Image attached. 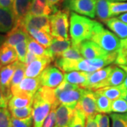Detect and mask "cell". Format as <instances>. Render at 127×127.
Segmentation results:
<instances>
[{
  "label": "cell",
  "mask_w": 127,
  "mask_h": 127,
  "mask_svg": "<svg viewBox=\"0 0 127 127\" xmlns=\"http://www.w3.org/2000/svg\"><path fill=\"white\" fill-rule=\"evenodd\" d=\"M117 52L109 53L104 57H99L92 59L69 60L62 57H57L55 59V64L57 67L64 72L73 71H81L87 73H93L104 68L105 66L114 63L117 56Z\"/></svg>",
  "instance_id": "1"
},
{
  "label": "cell",
  "mask_w": 127,
  "mask_h": 127,
  "mask_svg": "<svg viewBox=\"0 0 127 127\" xmlns=\"http://www.w3.org/2000/svg\"><path fill=\"white\" fill-rule=\"evenodd\" d=\"M102 24L96 21L72 12L70 16V35L72 45H79L82 42L91 40Z\"/></svg>",
  "instance_id": "2"
},
{
  "label": "cell",
  "mask_w": 127,
  "mask_h": 127,
  "mask_svg": "<svg viewBox=\"0 0 127 127\" xmlns=\"http://www.w3.org/2000/svg\"><path fill=\"white\" fill-rule=\"evenodd\" d=\"M68 16V9L58 10L50 15V34L52 36L59 39L69 40Z\"/></svg>",
  "instance_id": "3"
},
{
  "label": "cell",
  "mask_w": 127,
  "mask_h": 127,
  "mask_svg": "<svg viewBox=\"0 0 127 127\" xmlns=\"http://www.w3.org/2000/svg\"><path fill=\"white\" fill-rule=\"evenodd\" d=\"M91 40L108 53L117 52L120 47L121 40L118 37L105 29L102 25L97 28Z\"/></svg>",
  "instance_id": "4"
},
{
  "label": "cell",
  "mask_w": 127,
  "mask_h": 127,
  "mask_svg": "<svg viewBox=\"0 0 127 127\" xmlns=\"http://www.w3.org/2000/svg\"><path fill=\"white\" fill-rule=\"evenodd\" d=\"M32 117L33 127H42L45 119L52 109V104L43 100L37 93L33 95Z\"/></svg>",
  "instance_id": "5"
},
{
  "label": "cell",
  "mask_w": 127,
  "mask_h": 127,
  "mask_svg": "<svg viewBox=\"0 0 127 127\" xmlns=\"http://www.w3.org/2000/svg\"><path fill=\"white\" fill-rule=\"evenodd\" d=\"M39 78L41 86L55 88L63 81L64 74L58 68L50 65L42 72Z\"/></svg>",
  "instance_id": "6"
},
{
  "label": "cell",
  "mask_w": 127,
  "mask_h": 127,
  "mask_svg": "<svg viewBox=\"0 0 127 127\" xmlns=\"http://www.w3.org/2000/svg\"><path fill=\"white\" fill-rule=\"evenodd\" d=\"M76 108L81 110L86 117H95L98 113L94 91L84 89L81 97L76 106Z\"/></svg>",
  "instance_id": "7"
},
{
  "label": "cell",
  "mask_w": 127,
  "mask_h": 127,
  "mask_svg": "<svg viewBox=\"0 0 127 127\" xmlns=\"http://www.w3.org/2000/svg\"><path fill=\"white\" fill-rule=\"evenodd\" d=\"M41 87L40 78H24L17 86L11 87L12 95H27L33 97Z\"/></svg>",
  "instance_id": "8"
},
{
  "label": "cell",
  "mask_w": 127,
  "mask_h": 127,
  "mask_svg": "<svg viewBox=\"0 0 127 127\" xmlns=\"http://www.w3.org/2000/svg\"><path fill=\"white\" fill-rule=\"evenodd\" d=\"M97 0H68V8L77 14L95 17Z\"/></svg>",
  "instance_id": "9"
},
{
  "label": "cell",
  "mask_w": 127,
  "mask_h": 127,
  "mask_svg": "<svg viewBox=\"0 0 127 127\" xmlns=\"http://www.w3.org/2000/svg\"><path fill=\"white\" fill-rule=\"evenodd\" d=\"M21 26L26 31H28L29 29L34 28L50 33V16H35L28 14L22 22Z\"/></svg>",
  "instance_id": "10"
},
{
  "label": "cell",
  "mask_w": 127,
  "mask_h": 127,
  "mask_svg": "<svg viewBox=\"0 0 127 127\" xmlns=\"http://www.w3.org/2000/svg\"><path fill=\"white\" fill-rule=\"evenodd\" d=\"M17 62L18 60L11 64L2 66L0 69V84L4 94L9 101L13 96L11 90V83L17 65Z\"/></svg>",
  "instance_id": "11"
},
{
  "label": "cell",
  "mask_w": 127,
  "mask_h": 127,
  "mask_svg": "<svg viewBox=\"0 0 127 127\" xmlns=\"http://www.w3.org/2000/svg\"><path fill=\"white\" fill-rule=\"evenodd\" d=\"M78 48L82 57L86 59L104 57L109 54L97 44L90 40L82 42L78 45Z\"/></svg>",
  "instance_id": "12"
},
{
  "label": "cell",
  "mask_w": 127,
  "mask_h": 127,
  "mask_svg": "<svg viewBox=\"0 0 127 127\" xmlns=\"http://www.w3.org/2000/svg\"><path fill=\"white\" fill-rule=\"evenodd\" d=\"M113 67L114 65L109 66L94 72L89 73L88 78L86 86H84V89H88L93 91H97L100 84L108 78Z\"/></svg>",
  "instance_id": "13"
},
{
  "label": "cell",
  "mask_w": 127,
  "mask_h": 127,
  "mask_svg": "<svg viewBox=\"0 0 127 127\" xmlns=\"http://www.w3.org/2000/svg\"><path fill=\"white\" fill-rule=\"evenodd\" d=\"M84 88H82L81 87L62 91L56 96L57 104L59 106L60 104H62L76 107L81 97Z\"/></svg>",
  "instance_id": "14"
},
{
  "label": "cell",
  "mask_w": 127,
  "mask_h": 127,
  "mask_svg": "<svg viewBox=\"0 0 127 127\" xmlns=\"http://www.w3.org/2000/svg\"><path fill=\"white\" fill-rule=\"evenodd\" d=\"M52 61H54V59L50 57H38L26 66L25 76L28 78H37L40 76L42 72Z\"/></svg>",
  "instance_id": "15"
},
{
  "label": "cell",
  "mask_w": 127,
  "mask_h": 127,
  "mask_svg": "<svg viewBox=\"0 0 127 127\" xmlns=\"http://www.w3.org/2000/svg\"><path fill=\"white\" fill-rule=\"evenodd\" d=\"M75 108L68 105L60 104L56 108L57 127H66L71 122Z\"/></svg>",
  "instance_id": "16"
},
{
  "label": "cell",
  "mask_w": 127,
  "mask_h": 127,
  "mask_svg": "<svg viewBox=\"0 0 127 127\" xmlns=\"http://www.w3.org/2000/svg\"><path fill=\"white\" fill-rule=\"evenodd\" d=\"M32 0H14L13 13L15 17L14 26H21L25 17L29 13Z\"/></svg>",
  "instance_id": "17"
},
{
  "label": "cell",
  "mask_w": 127,
  "mask_h": 127,
  "mask_svg": "<svg viewBox=\"0 0 127 127\" xmlns=\"http://www.w3.org/2000/svg\"><path fill=\"white\" fill-rule=\"evenodd\" d=\"M29 36L30 35L28 32L22 26H14V28L9 32H7L4 43L14 47L19 42L27 40Z\"/></svg>",
  "instance_id": "18"
},
{
  "label": "cell",
  "mask_w": 127,
  "mask_h": 127,
  "mask_svg": "<svg viewBox=\"0 0 127 127\" xmlns=\"http://www.w3.org/2000/svg\"><path fill=\"white\" fill-rule=\"evenodd\" d=\"M126 76L127 75L125 71L120 66L114 65L113 69L108 78L102 83L100 84L98 87V89L107 86H119L124 81Z\"/></svg>",
  "instance_id": "19"
},
{
  "label": "cell",
  "mask_w": 127,
  "mask_h": 127,
  "mask_svg": "<svg viewBox=\"0 0 127 127\" xmlns=\"http://www.w3.org/2000/svg\"><path fill=\"white\" fill-rule=\"evenodd\" d=\"M71 41L70 40H64L59 38H53L52 43L49 47H47V51L50 56L55 60L56 58L60 57L64 51L68 50L71 47Z\"/></svg>",
  "instance_id": "20"
},
{
  "label": "cell",
  "mask_w": 127,
  "mask_h": 127,
  "mask_svg": "<svg viewBox=\"0 0 127 127\" xmlns=\"http://www.w3.org/2000/svg\"><path fill=\"white\" fill-rule=\"evenodd\" d=\"M14 24L13 11L0 7V32H9L14 28Z\"/></svg>",
  "instance_id": "21"
},
{
  "label": "cell",
  "mask_w": 127,
  "mask_h": 127,
  "mask_svg": "<svg viewBox=\"0 0 127 127\" xmlns=\"http://www.w3.org/2000/svg\"><path fill=\"white\" fill-rule=\"evenodd\" d=\"M28 14L35 16H49L53 14V9L47 0H32Z\"/></svg>",
  "instance_id": "22"
},
{
  "label": "cell",
  "mask_w": 127,
  "mask_h": 127,
  "mask_svg": "<svg viewBox=\"0 0 127 127\" xmlns=\"http://www.w3.org/2000/svg\"><path fill=\"white\" fill-rule=\"evenodd\" d=\"M104 23L117 37L122 39L127 38V23L122 21L118 18H109Z\"/></svg>",
  "instance_id": "23"
},
{
  "label": "cell",
  "mask_w": 127,
  "mask_h": 127,
  "mask_svg": "<svg viewBox=\"0 0 127 127\" xmlns=\"http://www.w3.org/2000/svg\"><path fill=\"white\" fill-rule=\"evenodd\" d=\"M18 60V57L14 47L3 43L0 46V64L4 66Z\"/></svg>",
  "instance_id": "24"
},
{
  "label": "cell",
  "mask_w": 127,
  "mask_h": 127,
  "mask_svg": "<svg viewBox=\"0 0 127 127\" xmlns=\"http://www.w3.org/2000/svg\"><path fill=\"white\" fill-rule=\"evenodd\" d=\"M88 76L89 73L73 71L64 73V80L71 84L76 85L82 88H84V86H86L88 81Z\"/></svg>",
  "instance_id": "25"
},
{
  "label": "cell",
  "mask_w": 127,
  "mask_h": 127,
  "mask_svg": "<svg viewBox=\"0 0 127 127\" xmlns=\"http://www.w3.org/2000/svg\"><path fill=\"white\" fill-rule=\"evenodd\" d=\"M33 97L27 95H15L11 97L8 103L9 109L22 108L32 106Z\"/></svg>",
  "instance_id": "26"
},
{
  "label": "cell",
  "mask_w": 127,
  "mask_h": 127,
  "mask_svg": "<svg viewBox=\"0 0 127 127\" xmlns=\"http://www.w3.org/2000/svg\"><path fill=\"white\" fill-rule=\"evenodd\" d=\"M28 33L35 40L45 47H49L53 40L51 34L41 30L31 28L28 31Z\"/></svg>",
  "instance_id": "27"
},
{
  "label": "cell",
  "mask_w": 127,
  "mask_h": 127,
  "mask_svg": "<svg viewBox=\"0 0 127 127\" xmlns=\"http://www.w3.org/2000/svg\"><path fill=\"white\" fill-rule=\"evenodd\" d=\"M94 93L97 112L101 114L111 113V100L97 91H94Z\"/></svg>",
  "instance_id": "28"
},
{
  "label": "cell",
  "mask_w": 127,
  "mask_h": 127,
  "mask_svg": "<svg viewBox=\"0 0 127 127\" xmlns=\"http://www.w3.org/2000/svg\"><path fill=\"white\" fill-rule=\"evenodd\" d=\"M111 2V0H97L95 14L97 18L104 23L110 18L109 4Z\"/></svg>",
  "instance_id": "29"
},
{
  "label": "cell",
  "mask_w": 127,
  "mask_h": 127,
  "mask_svg": "<svg viewBox=\"0 0 127 127\" xmlns=\"http://www.w3.org/2000/svg\"><path fill=\"white\" fill-rule=\"evenodd\" d=\"M28 51L33 53L38 57H50L47 50H45L44 47L38 43L35 40H34L31 35L27 40Z\"/></svg>",
  "instance_id": "30"
},
{
  "label": "cell",
  "mask_w": 127,
  "mask_h": 127,
  "mask_svg": "<svg viewBox=\"0 0 127 127\" xmlns=\"http://www.w3.org/2000/svg\"><path fill=\"white\" fill-rule=\"evenodd\" d=\"M26 65L25 64V63L21 62L19 61L17 62V65H16L13 77L11 79V87L17 86L24 78L25 72H26Z\"/></svg>",
  "instance_id": "31"
},
{
  "label": "cell",
  "mask_w": 127,
  "mask_h": 127,
  "mask_svg": "<svg viewBox=\"0 0 127 127\" xmlns=\"http://www.w3.org/2000/svg\"><path fill=\"white\" fill-rule=\"evenodd\" d=\"M97 92L103 94L110 100H114L121 97L122 91L119 86H107L97 90Z\"/></svg>",
  "instance_id": "32"
},
{
  "label": "cell",
  "mask_w": 127,
  "mask_h": 127,
  "mask_svg": "<svg viewBox=\"0 0 127 127\" xmlns=\"http://www.w3.org/2000/svg\"><path fill=\"white\" fill-rule=\"evenodd\" d=\"M114 63L116 65L127 66V38L121 40L120 47Z\"/></svg>",
  "instance_id": "33"
},
{
  "label": "cell",
  "mask_w": 127,
  "mask_h": 127,
  "mask_svg": "<svg viewBox=\"0 0 127 127\" xmlns=\"http://www.w3.org/2000/svg\"><path fill=\"white\" fill-rule=\"evenodd\" d=\"M60 57L69 60H80L83 59L80 52L78 45H72L68 50L64 51L60 56Z\"/></svg>",
  "instance_id": "34"
},
{
  "label": "cell",
  "mask_w": 127,
  "mask_h": 127,
  "mask_svg": "<svg viewBox=\"0 0 127 127\" xmlns=\"http://www.w3.org/2000/svg\"><path fill=\"white\" fill-rule=\"evenodd\" d=\"M127 13V2L112 1L109 4L110 17Z\"/></svg>",
  "instance_id": "35"
},
{
  "label": "cell",
  "mask_w": 127,
  "mask_h": 127,
  "mask_svg": "<svg viewBox=\"0 0 127 127\" xmlns=\"http://www.w3.org/2000/svg\"><path fill=\"white\" fill-rule=\"evenodd\" d=\"M111 111L117 114L127 113V102L122 97L113 100L111 103Z\"/></svg>",
  "instance_id": "36"
},
{
  "label": "cell",
  "mask_w": 127,
  "mask_h": 127,
  "mask_svg": "<svg viewBox=\"0 0 127 127\" xmlns=\"http://www.w3.org/2000/svg\"><path fill=\"white\" fill-rule=\"evenodd\" d=\"M86 116L81 110L75 108L74 114L68 127H86Z\"/></svg>",
  "instance_id": "37"
},
{
  "label": "cell",
  "mask_w": 127,
  "mask_h": 127,
  "mask_svg": "<svg viewBox=\"0 0 127 127\" xmlns=\"http://www.w3.org/2000/svg\"><path fill=\"white\" fill-rule=\"evenodd\" d=\"M11 116L14 118L25 119L32 116V106L22 107V108H15L9 109Z\"/></svg>",
  "instance_id": "38"
},
{
  "label": "cell",
  "mask_w": 127,
  "mask_h": 127,
  "mask_svg": "<svg viewBox=\"0 0 127 127\" xmlns=\"http://www.w3.org/2000/svg\"><path fill=\"white\" fill-rule=\"evenodd\" d=\"M109 117L112 119V127H127V117L125 114H111Z\"/></svg>",
  "instance_id": "39"
},
{
  "label": "cell",
  "mask_w": 127,
  "mask_h": 127,
  "mask_svg": "<svg viewBox=\"0 0 127 127\" xmlns=\"http://www.w3.org/2000/svg\"><path fill=\"white\" fill-rule=\"evenodd\" d=\"M27 40L22 41L18 44H16L14 47V49L16 52L17 57H18V61L23 62V63L25 62L26 54L28 52Z\"/></svg>",
  "instance_id": "40"
},
{
  "label": "cell",
  "mask_w": 127,
  "mask_h": 127,
  "mask_svg": "<svg viewBox=\"0 0 127 127\" xmlns=\"http://www.w3.org/2000/svg\"><path fill=\"white\" fill-rule=\"evenodd\" d=\"M11 114L7 108H0V127H11Z\"/></svg>",
  "instance_id": "41"
},
{
  "label": "cell",
  "mask_w": 127,
  "mask_h": 127,
  "mask_svg": "<svg viewBox=\"0 0 127 127\" xmlns=\"http://www.w3.org/2000/svg\"><path fill=\"white\" fill-rule=\"evenodd\" d=\"M32 116L25 119H17L14 118L13 117H11V127H32Z\"/></svg>",
  "instance_id": "42"
},
{
  "label": "cell",
  "mask_w": 127,
  "mask_h": 127,
  "mask_svg": "<svg viewBox=\"0 0 127 127\" xmlns=\"http://www.w3.org/2000/svg\"><path fill=\"white\" fill-rule=\"evenodd\" d=\"M42 127H57L56 109L52 108L45 119Z\"/></svg>",
  "instance_id": "43"
},
{
  "label": "cell",
  "mask_w": 127,
  "mask_h": 127,
  "mask_svg": "<svg viewBox=\"0 0 127 127\" xmlns=\"http://www.w3.org/2000/svg\"><path fill=\"white\" fill-rule=\"evenodd\" d=\"M95 118L99 127H109V117L106 114H97Z\"/></svg>",
  "instance_id": "44"
},
{
  "label": "cell",
  "mask_w": 127,
  "mask_h": 127,
  "mask_svg": "<svg viewBox=\"0 0 127 127\" xmlns=\"http://www.w3.org/2000/svg\"><path fill=\"white\" fill-rule=\"evenodd\" d=\"M9 100L6 97L0 84V108H7Z\"/></svg>",
  "instance_id": "45"
},
{
  "label": "cell",
  "mask_w": 127,
  "mask_h": 127,
  "mask_svg": "<svg viewBox=\"0 0 127 127\" xmlns=\"http://www.w3.org/2000/svg\"><path fill=\"white\" fill-rule=\"evenodd\" d=\"M14 0H0V7L13 11Z\"/></svg>",
  "instance_id": "46"
},
{
  "label": "cell",
  "mask_w": 127,
  "mask_h": 127,
  "mask_svg": "<svg viewBox=\"0 0 127 127\" xmlns=\"http://www.w3.org/2000/svg\"><path fill=\"white\" fill-rule=\"evenodd\" d=\"M119 66H120L121 68H122L123 70L125 71L126 73V78H125V80L123 82L122 84H121L120 86H119V88L122 90V91L123 92H125V91H127V66L126 65H118Z\"/></svg>",
  "instance_id": "47"
},
{
  "label": "cell",
  "mask_w": 127,
  "mask_h": 127,
  "mask_svg": "<svg viewBox=\"0 0 127 127\" xmlns=\"http://www.w3.org/2000/svg\"><path fill=\"white\" fill-rule=\"evenodd\" d=\"M96 116V115H95ZM95 117H87L86 127H99L97 121Z\"/></svg>",
  "instance_id": "48"
},
{
  "label": "cell",
  "mask_w": 127,
  "mask_h": 127,
  "mask_svg": "<svg viewBox=\"0 0 127 127\" xmlns=\"http://www.w3.org/2000/svg\"><path fill=\"white\" fill-rule=\"evenodd\" d=\"M62 1V0H47L48 4L53 9V13H55L57 11L59 10L58 8L61 4Z\"/></svg>",
  "instance_id": "49"
},
{
  "label": "cell",
  "mask_w": 127,
  "mask_h": 127,
  "mask_svg": "<svg viewBox=\"0 0 127 127\" xmlns=\"http://www.w3.org/2000/svg\"><path fill=\"white\" fill-rule=\"evenodd\" d=\"M37 58H38L37 56L34 55L33 53H32L31 52L28 51L27 54H26V60H25V62L24 63L27 66L29 64H31L32 62H33L34 60H35Z\"/></svg>",
  "instance_id": "50"
},
{
  "label": "cell",
  "mask_w": 127,
  "mask_h": 127,
  "mask_svg": "<svg viewBox=\"0 0 127 127\" xmlns=\"http://www.w3.org/2000/svg\"><path fill=\"white\" fill-rule=\"evenodd\" d=\"M117 18H118L119 20H121L122 21H123V22L127 23V13H124V14L119 16Z\"/></svg>",
  "instance_id": "51"
},
{
  "label": "cell",
  "mask_w": 127,
  "mask_h": 127,
  "mask_svg": "<svg viewBox=\"0 0 127 127\" xmlns=\"http://www.w3.org/2000/svg\"><path fill=\"white\" fill-rule=\"evenodd\" d=\"M121 97L124 98V100H126V101L127 102V91L123 92L122 94V96H121Z\"/></svg>",
  "instance_id": "52"
},
{
  "label": "cell",
  "mask_w": 127,
  "mask_h": 127,
  "mask_svg": "<svg viewBox=\"0 0 127 127\" xmlns=\"http://www.w3.org/2000/svg\"><path fill=\"white\" fill-rule=\"evenodd\" d=\"M112 1H127V0H111Z\"/></svg>",
  "instance_id": "53"
},
{
  "label": "cell",
  "mask_w": 127,
  "mask_h": 127,
  "mask_svg": "<svg viewBox=\"0 0 127 127\" xmlns=\"http://www.w3.org/2000/svg\"><path fill=\"white\" fill-rule=\"evenodd\" d=\"M1 64H0V69H1Z\"/></svg>",
  "instance_id": "54"
},
{
  "label": "cell",
  "mask_w": 127,
  "mask_h": 127,
  "mask_svg": "<svg viewBox=\"0 0 127 127\" xmlns=\"http://www.w3.org/2000/svg\"><path fill=\"white\" fill-rule=\"evenodd\" d=\"M125 115H126V116H127V113L125 114Z\"/></svg>",
  "instance_id": "55"
},
{
  "label": "cell",
  "mask_w": 127,
  "mask_h": 127,
  "mask_svg": "<svg viewBox=\"0 0 127 127\" xmlns=\"http://www.w3.org/2000/svg\"></svg>",
  "instance_id": "56"
}]
</instances>
